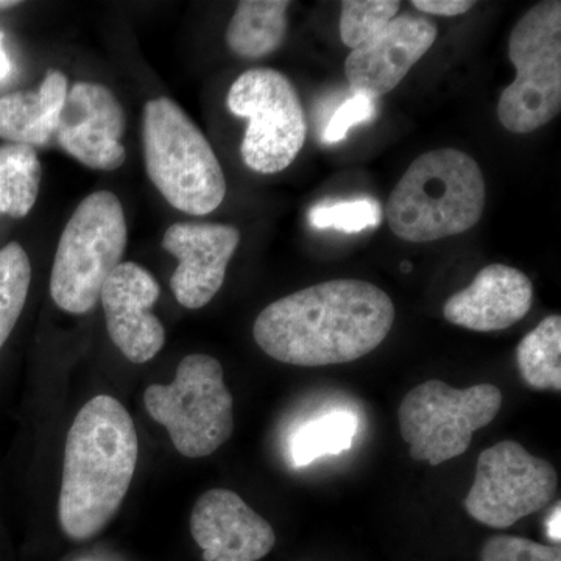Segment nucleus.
<instances>
[{
  "mask_svg": "<svg viewBox=\"0 0 561 561\" xmlns=\"http://www.w3.org/2000/svg\"><path fill=\"white\" fill-rule=\"evenodd\" d=\"M394 321L393 301L375 284L334 279L272 302L253 335L272 359L297 367L348 364L378 348Z\"/></svg>",
  "mask_w": 561,
  "mask_h": 561,
  "instance_id": "obj_1",
  "label": "nucleus"
},
{
  "mask_svg": "<svg viewBox=\"0 0 561 561\" xmlns=\"http://www.w3.org/2000/svg\"><path fill=\"white\" fill-rule=\"evenodd\" d=\"M139 457L138 432L116 398L99 394L68 432L58 518L70 540L105 529L130 489Z\"/></svg>",
  "mask_w": 561,
  "mask_h": 561,
  "instance_id": "obj_2",
  "label": "nucleus"
},
{
  "mask_svg": "<svg viewBox=\"0 0 561 561\" xmlns=\"http://www.w3.org/2000/svg\"><path fill=\"white\" fill-rule=\"evenodd\" d=\"M485 208L481 165L457 149L421 154L387 202L390 230L405 242L440 241L471 230Z\"/></svg>",
  "mask_w": 561,
  "mask_h": 561,
  "instance_id": "obj_3",
  "label": "nucleus"
},
{
  "mask_svg": "<svg viewBox=\"0 0 561 561\" xmlns=\"http://www.w3.org/2000/svg\"><path fill=\"white\" fill-rule=\"evenodd\" d=\"M144 154L151 183L173 208L208 216L227 195V180L213 147L181 106L168 98L147 102Z\"/></svg>",
  "mask_w": 561,
  "mask_h": 561,
  "instance_id": "obj_4",
  "label": "nucleus"
},
{
  "mask_svg": "<svg viewBox=\"0 0 561 561\" xmlns=\"http://www.w3.org/2000/svg\"><path fill=\"white\" fill-rule=\"evenodd\" d=\"M127 221L113 192L88 195L73 210L55 253L50 295L61 311L87 313L101 301L111 273L122 264Z\"/></svg>",
  "mask_w": 561,
  "mask_h": 561,
  "instance_id": "obj_5",
  "label": "nucleus"
},
{
  "mask_svg": "<svg viewBox=\"0 0 561 561\" xmlns=\"http://www.w3.org/2000/svg\"><path fill=\"white\" fill-rule=\"evenodd\" d=\"M516 77L502 91V127L526 135L545 127L561 111V2L545 0L516 22L508 38Z\"/></svg>",
  "mask_w": 561,
  "mask_h": 561,
  "instance_id": "obj_6",
  "label": "nucleus"
},
{
  "mask_svg": "<svg viewBox=\"0 0 561 561\" xmlns=\"http://www.w3.org/2000/svg\"><path fill=\"white\" fill-rule=\"evenodd\" d=\"M144 404L151 419L168 430L176 451L190 459L216 453L234 430L224 368L208 354L184 357L169 386L147 387Z\"/></svg>",
  "mask_w": 561,
  "mask_h": 561,
  "instance_id": "obj_7",
  "label": "nucleus"
},
{
  "mask_svg": "<svg viewBox=\"0 0 561 561\" xmlns=\"http://www.w3.org/2000/svg\"><path fill=\"white\" fill-rule=\"evenodd\" d=\"M501 408L502 391L493 383L460 390L427 381L405 394L398 420L412 459L437 467L467 453L474 432L489 426Z\"/></svg>",
  "mask_w": 561,
  "mask_h": 561,
  "instance_id": "obj_8",
  "label": "nucleus"
},
{
  "mask_svg": "<svg viewBox=\"0 0 561 561\" xmlns=\"http://www.w3.org/2000/svg\"><path fill=\"white\" fill-rule=\"evenodd\" d=\"M228 110L249 121L241 153L253 172H283L305 146L308 122L291 81L275 69H250L232 83Z\"/></svg>",
  "mask_w": 561,
  "mask_h": 561,
  "instance_id": "obj_9",
  "label": "nucleus"
},
{
  "mask_svg": "<svg viewBox=\"0 0 561 561\" xmlns=\"http://www.w3.org/2000/svg\"><path fill=\"white\" fill-rule=\"evenodd\" d=\"M559 476L549 461L516 442H501L479 456L465 508L476 522L507 529L556 497Z\"/></svg>",
  "mask_w": 561,
  "mask_h": 561,
  "instance_id": "obj_10",
  "label": "nucleus"
},
{
  "mask_svg": "<svg viewBox=\"0 0 561 561\" xmlns=\"http://www.w3.org/2000/svg\"><path fill=\"white\" fill-rule=\"evenodd\" d=\"M124 131V108L113 92L103 84L77 83L66 98L55 140L87 168L116 171L127 158Z\"/></svg>",
  "mask_w": 561,
  "mask_h": 561,
  "instance_id": "obj_11",
  "label": "nucleus"
},
{
  "mask_svg": "<svg viewBox=\"0 0 561 561\" xmlns=\"http://www.w3.org/2000/svg\"><path fill=\"white\" fill-rule=\"evenodd\" d=\"M239 242L241 232L230 225L184 221L165 231L162 247L179 260L173 297L183 308L201 309L219 294Z\"/></svg>",
  "mask_w": 561,
  "mask_h": 561,
  "instance_id": "obj_12",
  "label": "nucleus"
},
{
  "mask_svg": "<svg viewBox=\"0 0 561 561\" xmlns=\"http://www.w3.org/2000/svg\"><path fill=\"white\" fill-rule=\"evenodd\" d=\"M160 284L135 262H122L101 294L111 341L133 364L153 359L165 342L164 327L150 309L160 298Z\"/></svg>",
  "mask_w": 561,
  "mask_h": 561,
  "instance_id": "obj_13",
  "label": "nucleus"
},
{
  "mask_svg": "<svg viewBox=\"0 0 561 561\" xmlns=\"http://www.w3.org/2000/svg\"><path fill=\"white\" fill-rule=\"evenodd\" d=\"M437 24L427 16L405 13L367 43L351 50L345 76L351 90L381 98L405 79L437 39Z\"/></svg>",
  "mask_w": 561,
  "mask_h": 561,
  "instance_id": "obj_14",
  "label": "nucleus"
},
{
  "mask_svg": "<svg viewBox=\"0 0 561 561\" xmlns=\"http://www.w3.org/2000/svg\"><path fill=\"white\" fill-rule=\"evenodd\" d=\"M191 534L205 561H260L276 542L271 523L238 493L224 489L206 491L195 502Z\"/></svg>",
  "mask_w": 561,
  "mask_h": 561,
  "instance_id": "obj_15",
  "label": "nucleus"
},
{
  "mask_svg": "<svg viewBox=\"0 0 561 561\" xmlns=\"http://www.w3.org/2000/svg\"><path fill=\"white\" fill-rule=\"evenodd\" d=\"M534 286L526 273L511 265L482 268L467 289L443 306L449 323L478 332L507 330L529 313Z\"/></svg>",
  "mask_w": 561,
  "mask_h": 561,
  "instance_id": "obj_16",
  "label": "nucleus"
},
{
  "mask_svg": "<svg viewBox=\"0 0 561 561\" xmlns=\"http://www.w3.org/2000/svg\"><path fill=\"white\" fill-rule=\"evenodd\" d=\"M68 92L65 73L50 69L38 90L0 98V139L31 147L50 144Z\"/></svg>",
  "mask_w": 561,
  "mask_h": 561,
  "instance_id": "obj_17",
  "label": "nucleus"
},
{
  "mask_svg": "<svg viewBox=\"0 0 561 561\" xmlns=\"http://www.w3.org/2000/svg\"><path fill=\"white\" fill-rule=\"evenodd\" d=\"M287 0H243L227 28V44L238 57H267L283 46L287 33Z\"/></svg>",
  "mask_w": 561,
  "mask_h": 561,
  "instance_id": "obj_18",
  "label": "nucleus"
},
{
  "mask_svg": "<svg viewBox=\"0 0 561 561\" xmlns=\"http://www.w3.org/2000/svg\"><path fill=\"white\" fill-rule=\"evenodd\" d=\"M516 364L534 390H561V317H546L519 342Z\"/></svg>",
  "mask_w": 561,
  "mask_h": 561,
  "instance_id": "obj_19",
  "label": "nucleus"
},
{
  "mask_svg": "<svg viewBox=\"0 0 561 561\" xmlns=\"http://www.w3.org/2000/svg\"><path fill=\"white\" fill-rule=\"evenodd\" d=\"M41 162L35 149L21 144L0 147V214L22 219L39 194Z\"/></svg>",
  "mask_w": 561,
  "mask_h": 561,
  "instance_id": "obj_20",
  "label": "nucleus"
},
{
  "mask_svg": "<svg viewBox=\"0 0 561 561\" xmlns=\"http://www.w3.org/2000/svg\"><path fill=\"white\" fill-rule=\"evenodd\" d=\"M357 432V419L350 412H332L302 424L290 438L291 463L308 467L324 456L348 451Z\"/></svg>",
  "mask_w": 561,
  "mask_h": 561,
  "instance_id": "obj_21",
  "label": "nucleus"
},
{
  "mask_svg": "<svg viewBox=\"0 0 561 561\" xmlns=\"http://www.w3.org/2000/svg\"><path fill=\"white\" fill-rule=\"evenodd\" d=\"M32 265L20 243L0 250V350L20 320L31 289Z\"/></svg>",
  "mask_w": 561,
  "mask_h": 561,
  "instance_id": "obj_22",
  "label": "nucleus"
},
{
  "mask_svg": "<svg viewBox=\"0 0 561 561\" xmlns=\"http://www.w3.org/2000/svg\"><path fill=\"white\" fill-rule=\"evenodd\" d=\"M401 9L398 0H345L342 3L343 44L356 49L383 31Z\"/></svg>",
  "mask_w": 561,
  "mask_h": 561,
  "instance_id": "obj_23",
  "label": "nucleus"
},
{
  "mask_svg": "<svg viewBox=\"0 0 561 561\" xmlns=\"http://www.w3.org/2000/svg\"><path fill=\"white\" fill-rule=\"evenodd\" d=\"M308 219L317 230L360 232L381 225L382 208L375 198H356L313 206Z\"/></svg>",
  "mask_w": 561,
  "mask_h": 561,
  "instance_id": "obj_24",
  "label": "nucleus"
},
{
  "mask_svg": "<svg viewBox=\"0 0 561 561\" xmlns=\"http://www.w3.org/2000/svg\"><path fill=\"white\" fill-rule=\"evenodd\" d=\"M481 561H561V549L527 538L496 535L483 545Z\"/></svg>",
  "mask_w": 561,
  "mask_h": 561,
  "instance_id": "obj_25",
  "label": "nucleus"
},
{
  "mask_svg": "<svg viewBox=\"0 0 561 561\" xmlns=\"http://www.w3.org/2000/svg\"><path fill=\"white\" fill-rule=\"evenodd\" d=\"M375 116L376 99L365 94V92L353 91V95L346 99V101L335 110V113L332 114L321 139H323L324 144L341 142V140L348 136L354 125L371 121Z\"/></svg>",
  "mask_w": 561,
  "mask_h": 561,
  "instance_id": "obj_26",
  "label": "nucleus"
},
{
  "mask_svg": "<svg viewBox=\"0 0 561 561\" xmlns=\"http://www.w3.org/2000/svg\"><path fill=\"white\" fill-rule=\"evenodd\" d=\"M412 5L424 14L454 18L468 13L476 2H471V0H413Z\"/></svg>",
  "mask_w": 561,
  "mask_h": 561,
  "instance_id": "obj_27",
  "label": "nucleus"
},
{
  "mask_svg": "<svg viewBox=\"0 0 561 561\" xmlns=\"http://www.w3.org/2000/svg\"><path fill=\"white\" fill-rule=\"evenodd\" d=\"M560 502H557L556 507L552 508L551 516H549L548 524V537L551 538L553 542H557L559 545L561 540L560 535Z\"/></svg>",
  "mask_w": 561,
  "mask_h": 561,
  "instance_id": "obj_28",
  "label": "nucleus"
},
{
  "mask_svg": "<svg viewBox=\"0 0 561 561\" xmlns=\"http://www.w3.org/2000/svg\"><path fill=\"white\" fill-rule=\"evenodd\" d=\"M11 72V61L5 49H3V33L0 32V80L7 79Z\"/></svg>",
  "mask_w": 561,
  "mask_h": 561,
  "instance_id": "obj_29",
  "label": "nucleus"
},
{
  "mask_svg": "<svg viewBox=\"0 0 561 561\" xmlns=\"http://www.w3.org/2000/svg\"><path fill=\"white\" fill-rule=\"evenodd\" d=\"M20 5V2L14 0H0V10L11 9V7Z\"/></svg>",
  "mask_w": 561,
  "mask_h": 561,
  "instance_id": "obj_30",
  "label": "nucleus"
},
{
  "mask_svg": "<svg viewBox=\"0 0 561 561\" xmlns=\"http://www.w3.org/2000/svg\"><path fill=\"white\" fill-rule=\"evenodd\" d=\"M401 271L404 272V273L405 272H408V273L412 272V264H411V262H402Z\"/></svg>",
  "mask_w": 561,
  "mask_h": 561,
  "instance_id": "obj_31",
  "label": "nucleus"
}]
</instances>
